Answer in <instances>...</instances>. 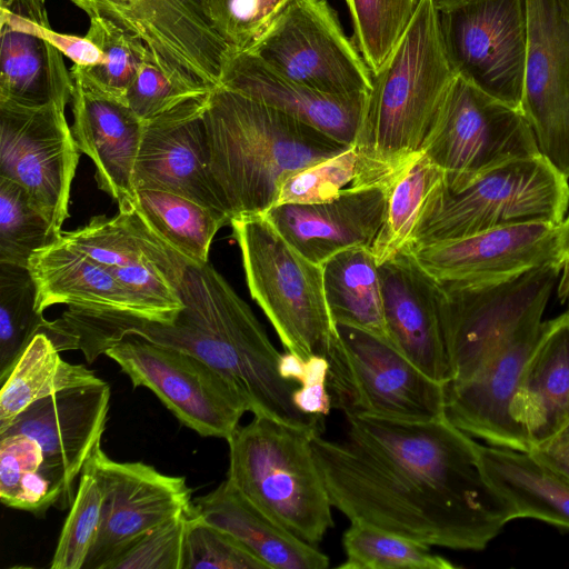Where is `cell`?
I'll use <instances>...</instances> for the list:
<instances>
[{"label": "cell", "instance_id": "6da1fadb", "mask_svg": "<svg viewBox=\"0 0 569 569\" xmlns=\"http://www.w3.org/2000/svg\"><path fill=\"white\" fill-rule=\"evenodd\" d=\"M346 435L315 433L313 457L335 509L430 547L483 550L513 511L487 480L478 441L446 416L347 417Z\"/></svg>", "mask_w": 569, "mask_h": 569}, {"label": "cell", "instance_id": "7a4b0ae2", "mask_svg": "<svg viewBox=\"0 0 569 569\" xmlns=\"http://www.w3.org/2000/svg\"><path fill=\"white\" fill-rule=\"evenodd\" d=\"M178 289L183 307L170 323L73 308L53 322L67 349L80 350L89 363L123 337L139 336L213 367L239 391L253 415L322 431V417L305 415L295 407L292 392L299 385L281 378V353L222 274L209 263H188Z\"/></svg>", "mask_w": 569, "mask_h": 569}, {"label": "cell", "instance_id": "3957f363", "mask_svg": "<svg viewBox=\"0 0 569 569\" xmlns=\"http://www.w3.org/2000/svg\"><path fill=\"white\" fill-rule=\"evenodd\" d=\"M203 120L211 179L230 222L266 214L289 176L352 147L223 87L210 92Z\"/></svg>", "mask_w": 569, "mask_h": 569}, {"label": "cell", "instance_id": "277c9868", "mask_svg": "<svg viewBox=\"0 0 569 569\" xmlns=\"http://www.w3.org/2000/svg\"><path fill=\"white\" fill-rule=\"evenodd\" d=\"M456 74L440 37L432 0H419L405 33L372 73L353 144L351 187L389 189L423 143Z\"/></svg>", "mask_w": 569, "mask_h": 569}, {"label": "cell", "instance_id": "5b68a950", "mask_svg": "<svg viewBox=\"0 0 569 569\" xmlns=\"http://www.w3.org/2000/svg\"><path fill=\"white\" fill-rule=\"evenodd\" d=\"M320 433L253 415L227 440V479L289 532L318 546L335 526L311 438Z\"/></svg>", "mask_w": 569, "mask_h": 569}, {"label": "cell", "instance_id": "8992f818", "mask_svg": "<svg viewBox=\"0 0 569 569\" xmlns=\"http://www.w3.org/2000/svg\"><path fill=\"white\" fill-rule=\"evenodd\" d=\"M241 252L246 282L286 351L305 359L326 357L336 335L322 266L296 250L264 216L230 222Z\"/></svg>", "mask_w": 569, "mask_h": 569}, {"label": "cell", "instance_id": "52a82bcc", "mask_svg": "<svg viewBox=\"0 0 569 569\" xmlns=\"http://www.w3.org/2000/svg\"><path fill=\"white\" fill-rule=\"evenodd\" d=\"M569 206L568 177L542 154L499 164L466 187L446 183L430 202L410 248L531 222L560 224Z\"/></svg>", "mask_w": 569, "mask_h": 569}, {"label": "cell", "instance_id": "ba28073f", "mask_svg": "<svg viewBox=\"0 0 569 569\" xmlns=\"http://www.w3.org/2000/svg\"><path fill=\"white\" fill-rule=\"evenodd\" d=\"M326 358L332 408L346 418L425 421L445 416L446 385L426 376L387 339L336 325Z\"/></svg>", "mask_w": 569, "mask_h": 569}, {"label": "cell", "instance_id": "9c48e42d", "mask_svg": "<svg viewBox=\"0 0 569 569\" xmlns=\"http://www.w3.org/2000/svg\"><path fill=\"white\" fill-rule=\"evenodd\" d=\"M561 270L553 261L495 283L437 282L449 383L470 379L521 326L543 316Z\"/></svg>", "mask_w": 569, "mask_h": 569}, {"label": "cell", "instance_id": "30bf717a", "mask_svg": "<svg viewBox=\"0 0 569 569\" xmlns=\"http://www.w3.org/2000/svg\"><path fill=\"white\" fill-rule=\"evenodd\" d=\"M457 191L505 162L540 156L521 109L511 107L456 76L422 147Z\"/></svg>", "mask_w": 569, "mask_h": 569}, {"label": "cell", "instance_id": "8fae6325", "mask_svg": "<svg viewBox=\"0 0 569 569\" xmlns=\"http://www.w3.org/2000/svg\"><path fill=\"white\" fill-rule=\"evenodd\" d=\"M137 36L179 87L209 93L220 87L231 50L214 28L207 0H69Z\"/></svg>", "mask_w": 569, "mask_h": 569}, {"label": "cell", "instance_id": "7c38bea8", "mask_svg": "<svg viewBox=\"0 0 569 569\" xmlns=\"http://www.w3.org/2000/svg\"><path fill=\"white\" fill-rule=\"evenodd\" d=\"M246 52L327 94H368L372 87L369 67L328 0H291Z\"/></svg>", "mask_w": 569, "mask_h": 569}, {"label": "cell", "instance_id": "4fadbf2b", "mask_svg": "<svg viewBox=\"0 0 569 569\" xmlns=\"http://www.w3.org/2000/svg\"><path fill=\"white\" fill-rule=\"evenodd\" d=\"M134 388L150 389L186 427L228 440L249 406L213 367L180 349L130 335L104 351Z\"/></svg>", "mask_w": 569, "mask_h": 569}, {"label": "cell", "instance_id": "5bb4252c", "mask_svg": "<svg viewBox=\"0 0 569 569\" xmlns=\"http://www.w3.org/2000/svg\"><path fill=\"white\" fill-rule=\"evenodd\" d=\"M456 76L521 109L527 59L526 0H463L437 10Z\"/></svg>", "mask_w": 569, "mask_h": 569}, {"label": "cell", "instance_id": "9a60e30c", "mask_svg": "<svg viewBox=\"0 0 569 569\" xmlns=\"http://www.w3.org/2000/svg\"><path fill=\"white\" fill-rule=\"evenodd\" d=\"M66 107L0 103V177L23 187L53 230L69 218L72 180L80 158Z\"/></svg>", "mask_w": 569, "mask_h": 569}, {"label": "cell", "instance_id": "2e32d148", "mask_svg": "<svg viewBox=\"0 0 569 569\" xmlns=\"http://www.w3.org/2000/svg\"><path fill=\"white\" fill-rule=\"evenodd\" d=\"M83 468L103 493L99 532L83 569H106L142 535L193 508L184 477L164 475L143 462L116 461L100 443Z\"/></svg>", "mask_w": 569, "mask_h": 569}, {"label": "cell", "instance_id": "e0dca14e", "mask_svg": "<svg viewBox=\"0 0 569 569\" xmlns=\"http://www.w3.org/2000/svg\"><path fill=\"white\" fill-rule=\"evenodd\" d=\"M526 4L521 110L541 154L569 178V16L559 0H526Z\"/></svg>", "mask_w": 569, "mask_h": 569}, {"label": "cell", "instance_id": "ac0fdd59", "mask_svg": "<svg viewBox=\"0 0 569 569\" xmlns=\"http://www.w3.org/2000/svg\"><path fill=\"white\" fill-rule=\"evenodd\" d=\"M546 327L537 316L511 335L468 380L446 386L445 416L457 428L488 445L531 451L511 416L526 363Z\"/></svg>", "mask_w": 569, "mask_h": 569}, {"label": "cell", "instance_id": "d6986e66", "mask_svg": "<svg viewBox=\"0 0 569 569\" xmlns=\"http://www.w3.org/2000/svg\"><path fill=\"white\" fill-rule=\"evenodd\" d=\"M410 250L421 268L440 283H495L549 262H561L559 224L548 222L496 228Z\"/></svg>", "mask_w": 569, "mask_h": 569}, {"label": "cell", "instance_id": "ffe728a7", "mask_svg": "<svg viewBox=\"0 0 569 569\" xmlns=\"http://www.w3.org/2000/svg\"><path fill=\"white\" fill-rule=\"evenodd\" d=\"M209 94L143 122L133 183L136 190L172 192L226 216L209 170L203 120Z\"/></svg>", "mask_w": 569, "mask_h": 569}, {"label": "cell", "instance_id": "44dd1931", "mask_svg": "<svg viewBox=\"0 0 569 569\" xmlns=\"http://www.w3.org/2000/svg\"><path fill=\"white\" fill-rule=\"evenodd\" d=\"M110 388L103 380L40 399L0 433H24L41 447L49 477L71 506L73 483L100 443L109 411Z\"/></svg>", "mask_w": 569, "mask_h": 569}, {"label": "cell", "instance_id": "7402d4cb", "mask_svg": "<svg viewBox=\"0 0 569 569\" xmlns=\"http://www.w3.org/2000/svg\"><path fill=\"white\" fill-rule=\"evenodd\" d=\"M70 71L74 142L93 161L99 189L118 202L119 210L132 211L137 206L133 173L143 122L124 101L93 82L81 66L73 64Z\"/></svg>", "mask_w": 569, "mask_h": 569}, {"label": "cell", "instance_id": "603a6c76", "mask_svg": "<svg viewBox=\"0 0 569 569\" xmlns=\"http://www.w3.org/2000/svg\"><path fill=\"white\" fill-rule=\"evenodd\" d=\"M389 341L432 380L452 379L446 347L438 283L417 262L410 248L379 264Z\"/></svg>", "mask_w": 569, "mask_h": 569}, {"label": "cell", "instance_id": "cb8c5ba5", "mask_svg": "<svg viewBox=\"0 0 569 569\" xmlns=\"http://www.w3.org/2000/svg\"><path fill=\"white\" fill-rule=\"evenodd\" d=\"M388 190L350 187L331 200L281 203L263 216L303 257L322 266L346 249L372 246L383 222Z\"/></svg>", "mask_w": 569, "mask_h": 569}, {"label": "cell", "instance_id": "d4e9b609", "mask_svg": "<svg viewBox=\"0 0 569 569\" xmlns=\"http://www.w3.org/2000/svg\"><path fill=\"white\" fill-rule=\"evenodd\" d=\"M220 87L257 99L347 146L356 142L368 96L313 90L281 76L251 52L231 53Z\"/></svg>", "mask_w": 569, "mask_h": 569}, {"label": "cell", "instance_id": "484cf974", "mask_svg": "<svg viewBox=\"0 0 569 569\" xmlns=\"http://www.w3.org/2000/svg\"><path fill=\"white\" fill-rule=\"evenodd\" d=\"M531 450L569 425V310L546 321L511 406Z\"/></svg>", "mask_w": 569, "mask_h": 569}, {"label": "cell", "instance_id": "4316f807", "mask_svg": "<svg viewBox=\"0 0 569 569\" xmlns=\"http://www.w3.org/2000/svg\"><path fill=\"white\" fill-rule=\"evenodd\" d=\"M28 269L37 288V309L52 305L102 313L143 315L106 266L61 241L37 250Z\"/></svg>", "mask_w": 569, "mask_h": 569}, {"label": "cell", "instance_id": "83f0119b", "mask_svg": "<svg viewBox=\"0 0 569 569\" xmlns=\"http://www.w3.org/2000/svg\"><path fill=\"white\" fill-rule=\"evenodd\" d=\"M207 522L227 531L267 569H325L330 559L318 546L299 539L249 501L228 479L193 500Z\"/></svg>", "mask_w": 569, "mask_h": 569}, {"label": "cell", "instance_id": "f1b7e54d", "mask_svg": "<svg viewBox=\"0 0 569 569\" xmlns=\"http://www.w3.org/2000/svg\"><path fill=\"white\" fill-rule=\"evenodd\" d=\"M481 469L515 519L530 518L569 530V479L530 451L478 442Z\"/></svg>", "mask_w": 569, "mask_h": 569}, {"label": "cell", "instance_id": "f546056e", "mask_svg": "<svg viewBox=\"0 0 569 569\" xmlns=\"http://www.w3.org/2000/svg\"><path fill=\"white\" fill-rule=\"evenodd\" d=\"M0 103L67 106L73 80L63 54L42 37L0 23Z\"/></svg>", "mask_w": 569, "mask_h": 569}, {"label": "cell", "instance_id": "4dcf8cb0", "mask_svg": "<svg viewBox=\"0 0 569 569\" xmlns=\"http://www.w3.org/2000/svg\"><path fill=\"white\" fill-rule=\"evenodd\" d=\"M63 244L108 267L148 266L179 284L188 261L162 240L137 211L93 217L88 224L62 231Z\"/></svg>", "mask_w": 569, "mask_h": 569}, {"label": "cell", "instance_id": "1f68e13d", "mask_svg": "<svg viewBox=\"0 0 569 569\" xmlns=\"http://www.w3.org/2000/svg\"><path fill=\"white\" fill-rule=\"evenodd\" d=\"M328 309L335 325L389 340L379 264L371 247L346 249L322 264Z\"/></svg>", "mask_w": 569, "mask_h": 569}, {"label": "cell", "instance_id": "d6a6232c", "mask_svg": "<svg viewBox=\"0 0 569 569\" xmlns=\"http://www.w3.org/2000/svg\"><path fill=\"white\" fill-rule=\"evenodd\" d=\"M52 340L37 333L1 383L0 431L36 401L60 391L102 381L82 365L63 360Z\"/></svg>", "mask_w": 569, "mask_h": 569}, {"label": "cell", "instance_id": "836d02e7", "mask_svg": "<svg viewBox=\"0 0 569 569\" xmlns=\"http://www.w3.org/2000/svg\"><path fill=\"white\" fill-rule=\"evenodd\" d=\"M136 209L162 240L196 266L208 263L216 233L230 224L221 212L166 191L137 190Z\"/></svg>", "mask_w": 569, "mask_h": 569}, {"label": "cell", "instance_id": "e575fe53", "mask_svg": "<svg viewBox=\"0 0 569 569\" xmlns=\"http://www.w3.org/2000/svg\"><path fill=\"white\" fill-rule=\"evenodd\" d=\"M443 186V171L422 152L401 171L388 190L383 222L371 246L378 264L410 248L430 202Z\"/></svg>", "mask_w": 569, "mask_h": 569}, {"label": "cell", "instance_id": "d590c367", "mask_svg": "<svg viewBox=\"0 0 569 569\" xmlns=\"http://www.w3.org/2000/svg\"><path fill=\"white\" fill-rule=\"evenodd\" d=\"M346 559L340 569H456L449 559L420 541L362 521H350L342 535Z\"/></svg>", "mask_w": 569, "mask_h": 569}, {"label": "cell", "instance_id": "8d00e7d4", "mask_svg": "<svg viewBox=\"0 0 569 569\" xmlns=\"http://www.w3.org/2000/svg\"><path fill=\"white\" fill-rule=\"evenodd\" d=\"M37 309V288L28 268L0 263V382L32 338L50 321Z\"/></svg>", "mask_w": 569, "mask_h": 569}, {"label": "cell", "instance_id": "74e56055", "mask_svg": "<svg viewBox=\"0 0 569 569\" xmlns=\"http://www.w3.org/2000/svg\"><path fill=\"white\" fill-rule=\"evenodd\" d=\"M19 183L0 177V263L28 268L31 256L61 240Z\"/></svg>", "mask_w": 569, "mask_h": 569}, {"label": "cell", "instance_id": "f35d334b", "mask_svg": "<svg viewBox=\"0 0 569 569\" xmlns=\"http://www.w3.org/2000/svg\"><path fill=\"white\" fill-rule=\"evenodd\" d=\"M353 42L375 73L389 57L410 21L419 0H345Z\"/></svg>", "mask_w": 569, "mask_h": 569}, {"label": "cell", "instance_id": "ab89813d", "mask_svg": "<svg viewBox=\"0 0 569 569\" xmlns=\"http://www.w3.org/2000/svg\"><path fill=\"white\" fill-rule=\"evenodd\" d=\"M84 37L100 50L101 61L82 68L103 91L124 101L149 49L140 38L103 18H90Z\"/></svg>", "mask_w": 569, "mask_h": 569}, {"label": "cell", "instance_id": "60d3db41", "mask_svg": "<svg viewBox=\"0 0 569 569\" xmlns=\"http://www.w3.org/2000/svg\"><path fill=\"white\" fill-rule=\"evenodd\" d=\"M103 493L96 477L83 468L78 490L64 521L49 567L83 569L97 539Z\"/></svg>", "mask_w": 569, "mask_h": 569}, {"label": "cell", "instance_id": "b9f144b4", "mask_svg": "<svg viewBox=\"0 0 569 569\" xmlns=\"http://www.w3.org/2000/svg\"><path fill=\"white\" fill-rule=\"evenodd\" d=\"M355 147L289 176L280 186L277 204L318 203L338 197L357 176Z\"/></svg>", "mask_w": 569, "mask_h": 569}, {"label": "cell", "instance_id": "7bdbcfd3", "mask_svg": "<svg viewBox=\"0 0 569 569\" xmlns=\"http://www.w3.org/2000/svg\"><path fill=\"white\" fill-rule=\"evenodd\" d=\"M183 569H267L227 531L194 512L184 540Z\"/></svg>", "mask_w": 569, "mask_h": 569}, {"label": "cell", "instance_id": "ee69618b", "mask_svg": "<svg viewBox=\"0 0 569 569\" xmlns=\"http://www.w3.org/2000/svg\"><path fill=\"white\" fill-rule=\"evenodd\" d=\"M291 0H207L211 21L231 53L249 51Z\"/></svg>", "mask_w": 569, "mask_h": 569}, {"label": "cell", "instance_id": "f6af8a7d", "mask_svg": "<svg viewBox=\"0 0 569 569\" xmlns=\"http://www.w3.org/2000/svg\"><path fill=\"white\" fill-rule=\"evenodd\" d=\"M193 508L156 526L106 569H183L184 540Z\"/></svg>", "mask_w": 569, "mask_h": 569}, {"label": "cell", "instance_id": "bcb514c9", "mask_svg": "<svg viewBox=\"0 0 569 569\" xmlns=\"http://www.w3.org/2000/svg\"><path fill=\"white\" fill-rule=\"evenodd\" d=\"M202 94L207 93L191 92L176 84L149 52L131 82L124 101L146 122Z\"/></svg>", "mask_w": 569, "mask_h": 569}, {"label": "cell", "instance_id": "7dc6e473", "mask_svg": "<svg viewBox=\"0 0 569 569\" xmlns=\"http://www.w3.org/2000/svg\"><path fill=\"white\" fill-rule=\"evenodd\" d=\"M2 22L21 28L26 31L36 33L52 46H54L63 56L69 58L73 64L84 68L94 67L101 61V52L94 43L84 36H73L52 30L50 27L39 26L28 19L21 18L12 12L0 10Z\"/></svg>", "mask_w": 569, "mask_h": 569}, {"label": "cell", "instance_id": "c3c4849f", "mask_svg": "<svg viewBox=\"0 0 569 569\" xmlns=\"http://www.w3.org/2000/svg\"><path fill=\"white\" fill-rule=\"evenodd\" d=\"M329 361L323 356L313 355L306 359L305 375L292 392L295 407L305 415L325 418L332 403L327 386Z\"/></svg>", "mask_w": 569, "mask_h": 569}, {"label": "cell", "instance_id": "681fc988", "mask_svg": "<svg viewBox=\"0 0 569 569\" xmlns=\"http://www.w3.org/2000/svg\"><path fill=\"white\" fill-rule=\"evenodd\" d=\"M530 452L569 479V425Z\"/></svg>", "mask_w": 569, "mask_h": 569}, {"label": "cell", "instance_id": "f907efd6", "mask_svg": "<svg viewBox=\"0 0 569 569\" xmlns=\"http://www.w3.org/2000/svg\"><path fill=\"white\" fill-rule=\"evenodd\" d=\"M47 0H0V10L12 12L39 26L50 27Z\"/></svg>", "mask_w": 569, "mask_h": 569}, {"label": "cell", "instance_id": "816d5d0a", "mask_svg": "<svg viewBox=\"0 0 569 569\" xmlns=\"http://www.w3.org/2000/svg\"><path fill=\"white\" fill-rule=\"evenodd\" d=\"M306 369V359L290 351L281 353L278 371L282 379L300 383Z\"/></svg>", "mask_w": 569, "mask_h": 569}, {"label": "cell", "instance_id": "f5cc1de1", "mask_svg": "<svg viewBox=\"0 0 569 569\" xmlns=\"http://www.w3.org/2000/svg\"><path fill=\"white\" fill-rule=\"evenodd\" d=\"M559 250L562 263L561 297L569 302V216L559 224Z\"/></svg>", "mask_w": 569, "mask_h": 569}, {"label": "cell", "instance_id": "db71d44e", "mask_svg": "<svg viewBox=\"0 0 569 569\" xmlns=\"http://www.w3.org/2000/svg\"><path fill=\"white\" fill-rule=\"evenodd\" d=\"M460 1H463V0H432V3L435 4V7L438 10V9H441V8H445V7L452 6V4L458 3Z\"/></svg>", "mask_w": 569, "mask_h": 569}, {"label": "cell", "instance_id": "11a10c76", "mask_svg": "<svg viewBox=\"0 0 569 569\" xmlns=\"http://www.w3.org/2000/svg\"><path fill=\"white\" fill-rule=\"evenodd\" d=\"M565 13L569 16V0H559Z\"/></svg>", "mask_w": 569, "mask_h": 569}]
</instances>
